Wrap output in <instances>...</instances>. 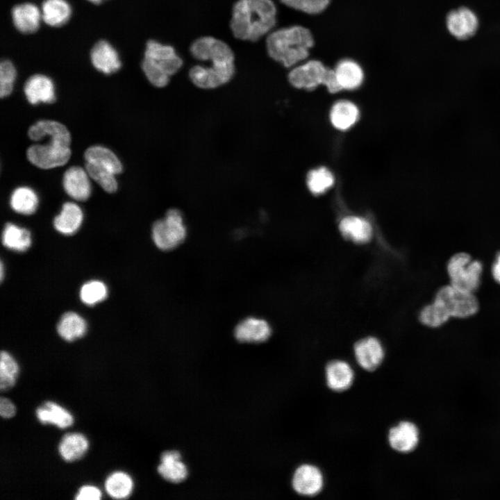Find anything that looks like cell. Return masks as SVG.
I'll return each instance as SVG.
<instances>
[{
  "mask_svg": "<svg viewBox=\"0 0 500 500\" xmlns=\"http://www.w3.org/2000/svg\"><path fill=\"white\" fill-rule=\"evenodd\" d=\"M276 14L272 0H238L233 6L230 28L237 39L256 42L272 32Z\"/></svg>",
  "mask_w": 500,
  "mask_h": 500,
  "instance_id": "6da1fadb",
  "label": "cell"
},
{
  "mask_svg": "<svg viewBox=\"0 0 500 500\" xmlns=\"http://www.w3.org/2000/svg\"><path fill=\"white\" fill-rule=\"evenodd\" d=\"M313 44L312 33L301 26H292L272 31L266 39L268 55L285 67H295L306 60Z\"/></svg>",
  "mask_w": 500,
  "mask_h": 500,
  "instance_id": "7a4b0ae2",
  "label": "cell"
},
{
  "mask_svg": "<svg viewBox=\"0 0 500 500\" xmlns=\"http://www.w3.org/2000/svg\"><path fill=\"white\" fill-rule=\"evenodd\" d=\"M190 51L195 59L210 62V65L203 67L221 85L233 78L235 72L234 53L223 40L212 36L200 37L191 44Z\"/></svg>",
  "mask_w": 500,
  "mask_h": 500,
  "instance_id": "3957f363",
  "label": "cell"
},
{
  "mask_svg": "<svg viewBox=\"0 0 500 500\" xmlns=\"http://www.w3.org/2000/svg\"><path fill=\"white\" fill-rule=\"evenodd\" d=\"M175 49L155 40H149L144 50L141 67L148 81L157 88L165 87L172 76L183 65Z\"/></svg>",
  "mask_w": 500,
  "mask_h": 500,
  "instance_id": "277c9868",
  "label": "cell"
},
{
  "mask_svg": "<svg viewBox=\"0 0 500 500\" xmlns=\"http://www.w3.org/2000/svg\"><path fill=\"white\" fill-rule=\"evenodd\" d=\"M288 80L291 85L299 89L312 90L323 84L331 93L342 90L334 69L326 67L317 60L294 67L289 73Z\"/></svg>",
  "mask_w": 500,
  "mask_h": 500,
  "instance_id": "5b68a950",
  "label": "cell"
},
{
  "mask_svg": "<svg viewBox=\"0 0 500 500\" xmlns=\"http://www.w3.org/2000/svg\"><path fill=\"white\" fill-rule=\"evenodd\" d=\"M450 285L459 290L474 292L481 284L483 265L465 252L453 255L447 265Z\"/></svg>",
  "mask_w": 500,
  "mask_h": 500,
  "instance_id": "8992f818",
  "label": "cell"
},
{
  "mask_svg": "<svg viewBox=\"0 0 500 500\" xmlns=\"http://www.w3.org/2000/svg\"><path fill=\"white\" fill-rule=\"evenodd\" d=\"M151 235L160 250H173L181 244L186 238L187 228L181 211L175 208L169 210L164 218L153 223Z\"/></svg>",
  "mask_w": 500,
  "mask_h": 500,
  "instance_id": "52a82bcc",
  "label": "cell"
},
{
  "mask_svg": "<svg viewBox=\"0 0 500 500\" xmlns=\"http://www.w3.org/2000/svg\"><path fill=\"white\" fill-rule=\"evenodd\" d=\"M435 301L440 303L451 317L464 319L474 315L478 310V301L473 292L454 288L451 285L440 288Z\"/></svg>",
  "mask_w": 500,
  "mask_h": 500,
  "instance_id": "ba28073f",
  "label": "cell"
},
{
  "mask_svg": "<svg viewBox=\"0 0 500 500\" xmlns=\"http://www.w3.org/2000/svg\"><path fill=\"white\" fill-rule=\"evenodd\" d=\"M71 153L69 147L51 140L45 144H33L26 151L28 160L37 167L43 169L65 165Z\"/></svg>",
  "mask_w": 500,
  "mask_h": 500,
  "instance_id": "9c48e42d",
  "label": "cell"
},
{
  "mask_svg": "<svg viewBox=\"0 0 500 500\" xmlns=\"http://www.w3.org/2000/svg\"><path fill=\"white\" fill-rule=\"evenodd\" d=\"M445 24L449 33L456 39L467 40L472 38L479 26L478 17L468 7L460 6L448 12Z\"/></svg>",
  "mask_w": 500,
  "mask_h": 500,
  "instance_id": "30bf717a",
  "label": "cell"
},
{
  "mask_svg": "<svg viewBox=\"0 0 500 500\" xmlns=\"http://www.w3.org/2000/svg\"><path fill=\"white\" fill-rule=\"evenodd\" d=\"M354 356L358 365L367 371L376 369L383 362L385 353L381 341L374 336L363 338L353 347Z\"/></svg>",
  "mask_w": 500,
  "mask_h": 500,
  "instance_id": "8fae6325",
  "label": "cell"
},
{
  "mask_svg": "<svg viewBox=\"0 0 500 500\" xmlns=\"http://www.w3.org/2000/svg\"><path fill=\"white\" fill-rule=\"evenodd\" d=\"M293 489L303 496H314L319 493L323 488V475L316 466L304 464L295 471L292 481Z\"/></svg>",
  "mask_w": 500,
  "mask_h": 500,
  "instance_id": "7c38bea8",
  "label": "cell"
},
{
  "mask_svg": "<svg viewBox=\"0 0 500 500\" xmlns=\"http://www.w3.org/2000/svg\"><path fill=\"white\" fill-rule=\"evenodd\" d=\"M272 334L269 323L264 319L249 317L235 326L234 335L241 342L260 343L266 341Z\"/></svg>",
  "mask_w": 500,
  "mask_h": 500,
  "instance_id": "4fadbf2b",
  "label": "cell"
},
{
  "mask_svg": "<svg viewBox=\"0 0 500 500\" xmlns=\"http://www.w3.org/2000/svg\"><path fill=\"white\" fill-rule=\"evenodd\" d=\"M90 55L93 67L104 74H112L121 68L122 62L117 50L106 40L97 42Z\"/></svg>",
  "mask_w": 500,
  "mask_h": 500,
  "instance_id": "5bb4252c",
  "label": "cell"
},
{
  "mask_svg": "<svg viewBox=\"0 0 500 500\" xmlns=\"http://www.w3.org/2000/svg\"><path fill=\"white\" fill-rule=\"evenodd\" d=\"M85 169L79 166L68 168L62 179L66 193L76 201H86L91 194V184Z\"/></svg>",
  "mask_w": 500,
  "mask_h": 500,
  "instance_id": "9a60e30c",
  "label": "cell"
},
{
  "mask_svg": "<svg viewBox=\"0 0 500 500\" xmlns=\"http://www.w3.org/2000/svg\"><path fill=\"white\" fill-rule=\"evenodd\" d=\"M419 433L412 422L403 421L392 427L388 434L390 447L395 451L406 453L413 451L417 446Z\"/></svg>",
  "mask_w": 500,
  "mask_h": 500,
  "instance_id": "2e32d148",
  "label": "cell"
},
{
  "mask_svg": "<svg viewBox=\"0 0 500 500\" xmlns=\"http://www.w3.org/2000/svg\"><path fill=\"white\" fill-rule=\"evenodd\" d=\"M24 92L28 101L33 105L40 102L52 103L56 101L53 83L44 74L30 76L24 84Z\"/></svg>",
  "mask_w": 500,
  "mask_h": 500,
  "instance_id": "e0dca14e",
  "label": "cell"
},
{
  "mask_svg": "<svg viewBox=\"0 0 500 500\" xmlns=\"http://www.w3.org/2000/svg\"><path fill=\"white\" fill-rule=\"evenodd\" d=\"M11 15L16 29L24 34L36 32L42 20L41 10L35 4L28 2L15 5Z\"/></svg>",
  "mask_w": 500,
  "mask_h": 500,
  "instance_id": "ac0fdd59",
  "label": "cell"
},
{
  "mask_svg": "<svg viewBox=\"0 0 500 500\" xmlns=\"http://www.w3.org/2000/svg\"><path fill=\"white\" fill-rule=\"evenodd\" d=\"M339 230L342 236L355 244L368 243L373 236V228L369 221L358 216H347L341 219Z\"/></svg>",
  "mask_w": 500,
  "mask_h": 500,
  "instance_id": "d6986e66",
  "label": "cell"
},
{
  "mask_svg": "<svg viewBox=\"0 0 500 500\" xmlns=\"http://www.w3.org/2000/svg\"><path fill=\"white\" fill-rule=\"evenodd\" d=\"M325 374L328 387L335 392L349 389L354 378V373L351 365L341 360L329 362L326 367Z\"/></svg>",
  "mask_w": 500,
  "mask_h": 500,
  "instance_id": "ffe728a7",
  "label": "cell"
},
{
  "mask_svg": "<svg viewBox=\"0 0 500 500\" xmlns=\"http://www.w3.org/2000/svg\"><path fill=\"white\" fill-rule=\"evenodd\" d=\"M35 416L42 424H52L66 428L74 423L72 413L64 407L51 401H47L35 410Z\"/></svg>",
  "mask_w": 500,
  "mask_h": 500,
  "instance_id": "44dd1931",
  "label": "cell"
},
{
  "mask_svg": "<svg viewBox=\"0 0 500 500\" xmlns=\"http://www.w3.org/2000/svg\"><path fill=\"white\" fill-rule=\"evenodd\" d=\"M89 442L81 433H68L61 438L58 451L60 458L66 462H74L81 459L87 452Z\"/></svg>",
  "mask_w": 500,
  "mask_h": 500,
  "instance_id": "7402d4cb",
  "label": "cell"
},
{
  "mask_svg": "<svg viewBox=\"0 0 500 500\" xmlns=\"http://www.w3.org/2000/svg\"><path fill=\"white\" fill-rule=\"evenodd\" d=\"M83 218L81 208L73 202H67L62 205L60 214L54 218L53 226L62 234L72 235L80 228Z\"/></svg>",
  "mask_w": 500,
  "mask_h": 500,
  "instance_id": "603a6c76",
  "label": "cell"
},
{
  "mask_svg": "<svg viewBox=\"0 0 500 500\" xmlns=\"http://www.w3.org/2000/svg\"><path fill=\"white\" fill-rule=\"evenodd\" d=\"M335 74L342 90H354L362 83L363 71L360 65L353 60H340L335 68Z\"/></svg>",
  "mask_w": 500,
  "mask_h": 500,
  "instance_id": "cb8c5ba5",
  "label": "cell"
},
{
  "mask_svg": "<svg viewBox=\"0 0 500 500\" xmlns=\"http://www.w3.org/2000/svg\"><path fill=\"white\" fill-rule=\"evenodd\" d=\"M28 135L33 141L49 138L71 142L70 133L67 127L58 122L50 119L40 120L30 126Z\"/></svg>",
  "mask_w": 500,
  "mask_h": 500,
  "instance_id": "d4e9b609",
  "label": "cell"
},
{
  "mask_svg": "<svg viewBox=\"0 0 500 500\" xmlns=\"http://www.w3.org/2000/svg\"><path fill=\"white\" fill-rule=\"evenodd\" d=\"M40 10L42 21L52 27L65 25L72 15L71 6L66 0H44Z\"/></svg>",
  "mask_w": 500,
  "mask_h": 500,
  "instance_id": "484cf974",
  "label": "cell"
},
{
  "mask_svg": "<svg viewBox=\"0 0 500 500\" xmlns=\"http://www.w3.org/2000/svg\"><path fill=\"white\" fill-rule=\"evenodd\" d=\"M181 455L176 451H167L162 454L158 472L165 480L179 483L188 475L185 465L181 461Z\"/></svg>",
  "mask_w": 500,
  "mask_h": 500,
  "instance_id": "4316f807",
  "label": "cell"
},
{
  "mask_svg": "<svg viewBox=\"0 0 500 500\" xmlns=\"http://www.w3.org/2000/svg\"><path fill=\"white\" fill-rule=\"evenodd\" d=\"M86 162L101 166L115 175L122 171V165L117 156L109 149L103 146H92L84 153Z\"/></svg>",
  "mask_w": 500,
  "mask_h": 500,
  "instance_id": "83f0119b",
  "label": "cell"
},
{
  "mask_svg": "<svg viewBox=\"0 0 500 500\" xmlns=\"http://www.w3.org/2000/svg\"><path fill=\"white\" fill-rule=\"evenodd\" d=\"M86 331V322L74 312L63 314L57 325L58 335L67 342H72L83 337Z\"/></svg>",
  "mask_w": 500,
  "mask_h": 500,
  "instance_id": "f1b7e54d",
  "label": "cell"
},
{
  "mask_svg": "<svg viewBox=\"0 0 500 500\" xmlns=\"http://www.w3.org/2000/svg\"><path fill=\"white\" fill-rule=\"evenodd\" d=\"M104 488L107 494L111 498L124 499L131 494L133 490V481L127 473L116 471L107 476Z\"/></svg>",
  "mask_w": 500,
  "mask_h": 500,
  "instance_id": "f546056e",
  "label": "cell"
},
{
  "mask_svg": "<svg viewBox=\"0 0 500 500\" xmlns=\"http://www.w3.org/2000/svg\"><path fill=\"white\" fill-rule=\"evenodd\" d=\"M359 111L357 106L349 101H340L335 103L330 112L332 124L339 130H346L357 121Z\"/></svg>",
  "mask_w": 500,
  "mask_h": 500,
  "instance_id": "4dcf8cb0",
  "label": "cell"
},
{
  "mask_svg": "<svg viewBox=\"0 0 500 500\" xmlns=\"http://www.w3.org/2000/svg\"><path fill=\"white\" fill-rule=\"evenodd\" d=\"M3 245L11 250L22 252L31 244L30 232L12 223L6 224L2 232Z\"/></svg>",
  "mask_w": 500,
  "mask_h": 500,
  "instance_id": "1f68e13d",
  "label": "cell"
},
{
  "mask_svg": "<svg viewBox=\"0 0 500 500\" xmlns=\"http://www.w3.org/2000/svg\"><path fill=\"white\" fill-rule=\"evenodd\" d=\"M10 205L16 212L31 215L38 206V197L33 190L28 187H19L11 194Z\"/></svg>",
  "mask_w": 500,
  "mask_h": 500,
  "instance_id": "d6a6232c",
  "label": "cell"
},
{
  "mask_svg": "<svg viewBox=\"0 0 500 500\" xmlns=\"http://www.w3.org/2000/svg\"><path fill=\"white\" fill-rule=\"evenodd\" d=\"M450 315L444 307L438 301H433L420 310L419 320L424 326L438 328L446 323Z\"/></svg>",
  "mask_w": 500,
  "mask_h": 500,
  "instance_id": "836d02e7",
  "label": "cell"
},
{
  "mask_svg": "<svg viewBox=\"0 0 500 500\" xmlns=\"http://www.w3.org/2000/svg\"><path fill=\"white\" fill-rule=\"evenodd\" d=\"M19 365L15 358L7 351H1L0 356V390L6 391L16 382Z\"/></svg>",
  "mask_w": 500,
  "mask_h": 500,
  "instance_id": "e575fe53",
  "label": "cell"
},
{
  "mask_svg": "<svg viewBox=\"0 0 500 500\" xmlns=\"http://www.w3.org/2000/svg\"><path fill=\"white\" fill-rule=\"evenodd\" d=\"M334 183L332 173L326 167H322L311 170L307 176V185L310 191L314 194L324 193Z\"/></svg>",
  "mask_w": 500,
  "mask_h": 500,
  "instance_id": "d590c367",
  "label": "cell"
},
{
  "mask_svg": "<svg viewBox=\"0 0 500 500\" xmlns=\"http://www.w3.org/2000/svg\"><path fill=\"white\" fill-rule=\"evenodd\" d=\"M85 169L89 176L95 181L106 192L114 193L117 190L115 174L96 164L86 162Z\"/></svg>",
  "mask_w": 500,
  "mask_h": 500,
  "instance_id": "8d00e7d4",
  "label": "cell"
},
{
  "mask_svg": "<svg viewBox=\"0 0 500 500\" xmlns=\"http://www.w3.org/2000/svg\"><path fill=\"white\" fill-rule=\"evenodd\" d=\"M108 294L106 285L100 281H90L83 285L80 290V298L88 306L94 305L104 300Z\"/></svg>",
  "mask_w": 500,
  "mask_h": 500,
  "instance_id": "74e56055",
  "label": "cell"
},
{
  "mask_svg": "<svg viewBox=\"0 0 500 500\" xmlns=\"http://www.w3.org/2000/svg\"><path fill=\"white\" fill-rule=\"evenodd\" d=\"M16 76V69L12 62L8 60H3L0 63L1 98L6 97L11 94Z\"/></svg>",
  "mask_w": 500,
  "mask_h": 500,
  "instance_id": "f35d334b",
  "label": "cell"
},
{
  "mask_svg": "<svg viewBox=\"0 0 500 500\" xmlns=\"http://www.w3.org/2000/svg\"><path fill=\"white\" fill-rule=\"evenodd\" d=\"M284 5L305 13L315 15L324 11L330 0H280Z\"/></svg>",
  "mask_w": 500,
  "mask_h": 500,
  "instance_id": "ab89813d",
  "label": "cell"
},
{
  "mask_svg": "<svg viewBox=\"0 0 500 500\" xmlns=\"http://www.w3.org/2000/svg\"><path fill=\"white\" fill-rule=\"evenodd\" d=\"M102 493L96 486L85 485L81 486L75 496L76 500H99Z\"/></svg>",
  "mask_w": 500,
  "mask_h": 500,
  "instance_id": "60d3db41",
  "label": "cell"
},
{
  "mask_svg": "<svg viewBox=\"0 0 500 500\" xmlns=\"http://www.w3.org/2000/svg\"><path fill=\"white\" fill-rule=\"evenodd\" d=\"M15 406L10 399L5 397L0 398V415L2 418H11L15 415Z\"/></svg>",
  "mask_w": 500,
  "mask_h": 500,
  "instance_id": "b9f144b4",
  "label": "cell"
},
{
  "mask_svg": "<svg viewBox=\"0 0 500 500\" xmlns=\"http://www.w3.org/2000/svg\"><path fill=\"white\" fill-rule=\"evenodd\" d=\"M492 275L494 281L500 284V252L496 256L492 264Z\"/></svg>",
  "mask_w": 500,
  "mask_h": 500,
  "instance_id": "7bdbcfd3",
  "label": "cell"
},
{
  "mask_svg": "<svg viewBox=\"0 0 500 500\" xmlns=\"http://www.w3.org/2000/svg\"><path fill=\"white\" fill-rule=\"evenodd\" d=\"M88 1L91 2L93 4H100L105 0H88Z\"/></svg>",
  "mask_w": 500,
  "mask_h": 500,
  "instance_id": "ee69618b",
  "label": "cell"
},
{
  "mask_svg": "<svg viewBox=\"0 0 500 500\" xmlns=\"http://www.w3.org/2000/svg\"><path fill=\"white\" fill-rule=\"evenodd\" d=\"M3 263H2V262H1V276H0L1 281H2L3 278Z\"/></svg>",
  "mask_w": 500,
  "mask_h": 500,
  "instance_id": "f6af8a7d",
  "label": "cell"
}]
</instances>
